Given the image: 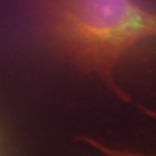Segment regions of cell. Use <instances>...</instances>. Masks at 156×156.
Returning a JSON list of instances; mask_svg holds the SVG:
<instances>
[{"label":"cell","mask_w":156,"mask_h":156,"mask_svg":"<svg viewBox=\"0 0 156 156\" xmlns=\"http://www.w3.org/2000/svg\"><path fill=\"white\" fill-rule=\"evenodd\" d=\"M46 35L72 65L124 97L115 73L135 48L156 38V9L140 0H48Z\"/></svg>","instance_id":"obj_1"},{"label":"cell","mask_w":156,"mask_h":156,"mask_svg":"<svg viewBox=\"0 0 156 156\" xmlns=\"http://www.w3.org/2000/svg\"><path fill=\"white\" fill-rule=\"evenodd\" d=\"M86 141H88L89 144H91L93 147L96 148L99 152H101V153L104 154L105 156H144L138 153H133V152H130V151H125V150H121V149L110 147V146L100 143L99 141L93 140V139L87 138Z\"/></svg>","instance_id":"obj_2"}]
</instances>
